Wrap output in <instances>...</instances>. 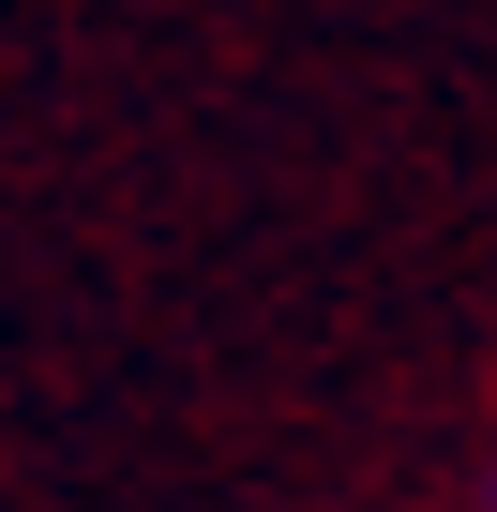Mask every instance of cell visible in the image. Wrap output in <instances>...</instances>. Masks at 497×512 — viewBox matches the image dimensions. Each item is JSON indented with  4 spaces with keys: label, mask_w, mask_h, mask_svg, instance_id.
Segmentation results:
<instances>
[{
    "label": "cell",
    "mask_w": 497,
    "mask_h": 512,
    "mask_svg": "<svg viewBox=\"0 0 497 512\" xmlns=\"http://www.w3.org/2000/svg\"><path fill=\"white\" fill-rule=\"evenodd\" d=\"M482 512H497V482H482Z\"/></svg>",
    "instance_id": "1"
}]
</instances>
